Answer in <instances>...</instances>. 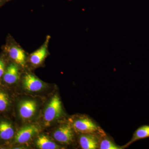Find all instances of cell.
<instances>
[{"mask_svg":"<svg viewBox=\"0 0 149 149\" xmlns=\"http://www.w3.org/2000/svg\"><path fill=\"white\" fill-rule=\"evenodd\" d=\"M3 49L13 62L21 67L25 66L27 59L26 52L12 37H8Z\"/></svg>","mask_w":149,"mask_h":149,"instance_id":"6da1fadb","label":"cell"},{"mask_svg":"<svg viewBox=\"0 0 149 149\" xmlns=\"http://www.w3.org/2000/svg\"><path fill=\"white\" fill-rule=\"evenodd\" d=\"M62 114L61 100L56 94L51 98L44 111L43 118L45 125H49L61 117Z\"/></svg>","mask_w":149,"mask_h":149,"instance_id":"7a4b0ae2","label":"cell"},{"mask_svg":"<svg viewBox=\"0 0 149 149\" xmlns=\"http://www.w3.org/2000/svg\"><path fill=\"white\" fill-rule=\"evenodd\" d=\"M72 128L74 131L82 133H96L100 132V127L91 118L83 116L72 121Z\"/></svg>","mask_w":149,"mask_h":149,"instance_id":"3957f363","label":"cell"},{"mask_svg":"<svg viewBox=\"0 0 149 149\" xmlns=\"http://www.w3.org/2000/svg\"><path fill=\"white\" fill-rule=\"evenodd\" d=\"M74 130L71 124H63L54 131V138L60 143L70 145L74 141Z\"/></svg>","mask_w":149,"mask_h":149,"instance_id":"277c9868","label":"cell"},{"mask_svg":"<svg viewBox=\"0 0 149 149\" xmlns=\"http://www.w3.org/2000/svg\"><path fill=\"white\" fill-rule=\"evenodd\" d=\"M23 88L31 93H37L45 89L46 84L34 74L29 72L25 73L22 80Z\"/></svg>","mask_w":149,"mask_h":149,"instance_id":"5b68a950","label":"cell"},{"mask_svg":"<svg viewBox=\"0 0 149 149\" xmlns=\"http://www.w3.org/2000/svg\"><path fill=\"white\" fill-rule=\"evenodd\" d=\"M40 130L39 127L35 125L24 126L17 131L15 136V141L17 143H25L36 136Z\"/></svg>","mask_w":149,"mask_h":149,"instance_id":"8992f818","label":"cell"},{"mask_svg":"<svg viewBox=\"0 0 149 149\" xmlns=\"http://www.w3.org/2000/svg\"><path fill=\"white\" fill-rule=\"evenodd\" d=\"M38 104L35 100H25L19 104V116L23 120H29L35 115L37 111Z\"/></svg>","mask_w":149,"mask_h":149,"instance_id":"52a82bcc","label":"cell"},{"mask_svg":"<svg viewBox=\"0 0 149 149\" xmlns=\"http://www.w3.org/2000/svg\"><path fill=\"white\" fill-rule=\"evenodd\" d=\"M50 37L48 36L42 46L32 53L29 56V61L33 66H39L42 64L49 54L48 46Z\"/></svg>","mask_w":149,"mask_h":149,"instance_id":"ba28073f","label":"cell"},{"mask_svg":"<svg viewBox=\"0 0 149 149\" xmlns=\"http://www.w3.org/2000/svg\"><path fill=\"white\" fill-rule=\"evenodd\" d=\"M19 77V66L14 63H11L6 68L3 75L4 82L8 85H13L18 81Z\"/></svg>","mask_w":149,"mask_h":149,"instance_id":"9c48e42d","label":"cell"},{"mask_svg":"<svg viewBox=\"0 0 149 149\" xmlns=\"http://www.w3.org/2000/svg\"><path fill=\"white\" fill-rule=\"evenodd\" d=\"M79 141L82 149H95L98 148L99 139L95 133H82Z\"/></svg>","mask_w":149,"mask_h":149,"instance_id":"30bf717a","label":"cell"},{"mask_svg":"<svg viewBox=\"0 0 149 149\" xmlns=\"http://www.w3.org/2000/svg\"><path fill=\"white\" fill-rule=\"evenodd\" d=\"M14 135V129L10 123L6 120L0 121V139L7 141L12 139Z\"/></svg>","mask_w":149,"mask_h":149,"instance_id":"8fae6325","label":"cell"},{"mask_svg":"<svg viewBox=\"0 0 149 149\" xmlns=\"http://www.w3.org/2000/svg\"><path fill=\"white\" fill-rule=\"evenodd\" d=\"M35 144L38 148L41 149H60V146L51 140L48 136L41 135L37 137Z\"/></svg>","mask_w":149,"mask_h":149,"instance_id":"7c38bea8","label":"cell"},{"mask_svg":"<svg viewBox=\"0 0 149 149\" xmlns=\"http://www.w3.org/2000/svg\"><path fill=\"white\" fill-rule=\"evenodd\" d=\"M149 137V125H143L139 127L133 133V137L130 141L123 148L129 146L134 142Z\"/></svg>","mask_w":149,"mask_h":149,"instance_id":"4fadbf2b","label":"cell"},{"mask_svg":"<svg viewBox=\"0 0 149 149\" xmlns=\"http://www.w3.org/2000/svg\"><path fill=\"white\" fill-rule=\"evenodd\" d=\"M98 148L100 149H120L122 147L118 146L109 139H104L99 140Z\"/></svg>","mask_w":149,"mask_h":149,"instance_id":"5bb4252c","label":"cell"},{"mask_svg":"<svg viewBox=\"0 0 149 149\" xmlns=\"http://www.w3.org/2000/svg\"><path fill=\"white\" fill-rule=\"evenodd\" d=\"M10 104L9 98L6 93L0 91V112L4 111Z\"/></svg>","mask_w":149,"mask_h":149,"instance_id":"9a60e30c","label":"cell"},{"mask_svg":"<svg viewBox=\"0 0 149 149\" xmlns=\"http://www.w3.org/2000/svg\"><path fill=\"white\" fill-rule=\"evenodd\" d=\"M6 68V63L4 60L1 58H0V78L3 77Z\"/></svg>","mask_w":149,"mask_h":149,"instance_id":"2e32d148","label":"cell"},{"mask_svg":"<svg viewBox=\"0 0 149 149\" xmlns=\"http://www.w3.org/2000/svg\"><path fill=\"white\" fill-rule=\"evenodd\" d=\"M3 3V1L2 0H0V6Z\"/></svg>","mask_w":149,"mask_h":149,"instance_id":"e0dca14e","label":"cell"}]
</instances>
